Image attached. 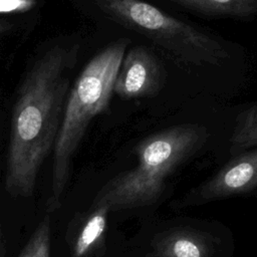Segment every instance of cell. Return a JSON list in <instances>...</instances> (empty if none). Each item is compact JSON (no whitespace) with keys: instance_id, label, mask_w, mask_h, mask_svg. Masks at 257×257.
<instances>
[{"instance_id":"6da1fadb","label":"cell","mask_w":257,"mask_h":257,"mask_svg":"<svg viewBox=\"0 0 257 257\" xmlns=\"http://www.w3.org/2000/svg\"><path fill=\"white\" fill-rule=\"evenodd\" d=\"M78 44H55L27 69L12 109L5 188L12 196L33 194L38 171L54 148L69 93Z\"/></svg>"},{"instance_id":"8fae6325","label":"cell","mask_w":257,"mask_h":257,"mask_svg":"<svg viewBox=\"0 0 257 257\" xmlns=\"http://www.w3.org/2000/svg\"><path fill=\"white\" fill-rule=\"evenodd\" d=\"M50 219L45 217L24 247L19 257H50Z\"/></svg>"},{"instance_id":"7a4b0ae2","label":"cell","mask_w":257,"mask_h":257,"mask_svg":"<svg viewBox=\"0 0 257 257\" xmlns=\"http://www.w3.org/2000/svg\"><path fill=\"white\" fill-rule=\"evenodd\" d=\"M206 137L204 127L182 124L146 138L136 148L137 166L107 182L93 206L104 204L117 211L155 203L165 190L167 178L204 144Z\"/></svg>"},{"instance_id":"9c48e42d","label":"cell","mask_w":257,"mask_h":257,"mask_svg":"<svg viewBox=\"0 0 257 257\" xmlns=\"http://www.w3.org/2000/svg\"><path fill=\"white\" fill-rule=\"evenodd\" d=\"M93 211L80 229L72 250L73 257H84L102 239L106 229L109 208L104 205L93 206Z\"/></svg>"},{"instance_id":"277c9868","label":"cell","mask_w":257,"mask_h":257,"mask_svg":"<svg viewBox=\"0 0 257 257\" xmlns=\"http://www.w3.org/2000/svg\"><path fill=\"white\" fill-rule=\"evenodd\" d=\"M95 1L110 18L145 35L182 60L216 65L228 58L219 41L150 3L142 0Z\"/></svg>"},{"instance_id":"30bf717a","label":"cell","mask_w":257,"mask_h":257,"mask_svg":"<svg viewBox=\"0 0 257 257\" xmlns=\"http://www.w3.org/2000/svg\"><path fill=\"white\" fill-rule=\"evenodd\" d=\"M252 147H257V104L238 115L231 138L232 153H238Z\"/></svg>"},{"instance_id":"5b68a950","label":"cell","mask_w":257,"mask_h":257,"mask_svg":"<svg viewBox=\"0 0 257 257\" xmlns=\"http://www.w3.org/2000/svg\"><path fill=\"white\" fill-rule=\"evenodd\" d=\"M165 73L156 56L144 46H136L122 58L113 92L123 98L152 96L164 85Z\"/></svg>"},{"instance_id":"8992f818","label":"cell","mask_w":257,"mask_h":257,"mask_svg":"<svg viewBox=\"0 0 257 257\" xmlns=\"http://www.w3.org/2000/svg\"><path fill=\"white\" fill-rule=\"evenodd\" d=\"M257 187V147L227 163L198 192L204 200L228 197Z\"/></svg>"},{"instance_id":"4fadbf2b","label":"cell","mask_w":257,"mask_h":257,"mask_svg":"<svg viewBox=\"0 0 257 257\" xmlns=\"http://www.w3.org/2000/svg\"><path fill=\"white\" fill-rule=\"evenodd\" d=\"M11 27V24L5 22V21H0V35L4 34L7 30H9Z\"/></svg>"},{"instance_id":"ba28073f","label":"cell","mask_w":257,"mask_h":257,"mask_svg":"<svg viewBox=\"0 0 257 257\" xmlns=\"http://www.w3.org/2000/svg\"><path fill=\"white\" fill-rule=\"evenodd\" d=\"M185 8L211 16L249 18L257 16V0H170Z\"/></svg>"},{"instance_id":"52a82bcc","label":"cell","mask_w":257,"mask_h":257,"mask_svg":"<svg viewBox=\"0 0 257 257\" xmlns=\"http://www.w3.org/2000/svg\"><path fill=\"white\" fill-rule=\"evenodd\" d=\"M158 257H210L205 239L191 230H174L153 245Z\"/></svg>"},{"instance_id":"7c38bea8","label":"cell","mask_w":257,"mask_h":257,"mask_svg":"<svg viewBox=\"0 0 257 257\" xmlns=\"http://www.w3.org/2000/svg\"><path fill=\"white\" fill-rule=\"evenodd\" d=\"M35 5L36 0H0V14L26 12Z\"/></svg>"},{"instance_id":"3957f363","label":"cell","mask_w":257,"mask_h":257,"mask_svg":"<svg viewBox=\"0 0 257 257\" xmlns=\"http://www.w3.org/2000/svg\"><path fill=\"white\" fill-rule=\"evenodd\" d=\"M127 44V39L120 38L93 56L68 93L53 148L52 188L48 202L51 210L59 206L60 196L68 180L71 159L88 124L109 104Z\"/></svg>"}]
</instances>
